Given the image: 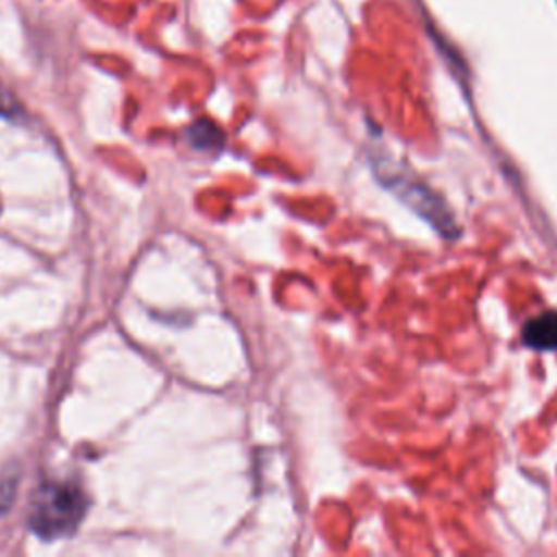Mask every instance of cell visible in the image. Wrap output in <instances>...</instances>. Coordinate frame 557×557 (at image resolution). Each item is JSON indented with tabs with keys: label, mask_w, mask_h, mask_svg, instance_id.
Segmentation results:
<instances>
[{
	"label": "cell",
	"mask_w": 557,
	"mask_h": 557,
	"mask_svg": "<svg viewBox=\"0 0 557 557\" xmlns=\"http://www.w3.org/2000/svg\"><path fill=\"white\" fill-rule=\"evenodd\" d=\"M87 511V498L81 487L67 481L44 483L30 507L28 527L44 540L67 537L76 531Z\"/></svg>",
	"instance_id": "cell-1"
},
{
	"label": "cell",
	"mask_w": 557,
	"mask_h": 557,
	"mask_svg": "<svg viewBox=\"0 0 557 557\" xmlns=\"http://www.w3.org/2000/svg\"><path fill=\"white\" fill-rule=\"evenodd\" d=\"M379 176L403 202H407L416 213H420L442 235L455 237L459 233L455 218L448 213L444 202L424 183L407 176L405 172L396 170L392 163L387 168H379Z\"/></svg>",
	"instance_id": "cell-2"
},
{
	"label": "cell",
	"mask_w": 557,
	"mask_h": 557,
	"mask_svg": "<svg viewBox=\"0 0 557 557\" xmlns=\"http://www.w3.org/2000/svg\"><path fill=\"white\" fill-rule=\"evenodd\" d=\"M522 339L527 346L537 350L557 348V311H546L529 320L522 329Z\"/></svg>",
	"instance_id": "cell-3"
},
{
	"label": "cell",
	"mask_w": 557,
	"mask_h": 557,
	"mask_svg": "<svg viewBox=\"0 0 557 557\" xmlns=\"http://www.w3.org/2000/svg\"><path fill=\"white\" fill-rule=\"evenodd\" d=\"M13 494H15V481H11V479H2L0 481V513L11 505V500H13Z\"/></svg>",
	"instance_id": "cell-5"
},
{
	"label": "cell",
	"mask_w": 557,
	"mask_h": 557,
	"mask_svg": "<svg viewBox=\"0 0 557 557\" xmlns=\"http://www.w3.org/2000/svg\"><path fill=\"white\" fill-rule=\"evenodd\" d=\"M187 139L194 148L205 152H215L222 148V133L209 120H198L187 128Z\"/></svg>",
	"instance_id": "cell-4"
}]
</instances>
